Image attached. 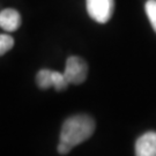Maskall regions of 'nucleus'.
Masks as SVG:
<instances>
[{
    "label": "nucleus",
    "mask_w": 156,
    "mask_h": 156,
    "mask_svg": "<svg viewBox=\"0 0 156 156\" xmlns=\"http://www.w3.org/2000/svg\"><path fill=\"white\" fill-rule=\"evenodd\" d=\"M95 120L87 115L69 117L62 124L58 145V153L66 155L74 147L88 140L95 132Z\"/></svg>",
    "instance_id": "obj_1"
},
{
    "label": "nucleus",
    "mask_w": 156,
    "mask_h": 156,
    "mask_svg": "<svg viewBox=\"0 0 156 156\" xmlns=\"http://www.w3.org/2000/svg\"><path fill=\"white\" fill-rule=\"evenodd\" d=\"M36 81L39 88L42 89H48L50 87H53L58 91L66 90L68 87V81L65 78L64 73L51 71V69H41L36 76Z\"/></svg>",
    "instance_id": "obj_4"
},
{
    "label": "nucleus",
    "mask_w": 156,
    "mask_h": 156,
    "mask_svg": "<svg viewBox=\"0 0 156 156\" xmlns=\"http://www.w3.org/2000/svg\"><path fill=\"white\" fill-rule=\"evenodd\" d=\"M135 155L156 156V132H147L136 140Z\"/></svg>",
    "instance_id": "obj_5"
},
{
    "label": "nucleus",
    "mask_w": 156,
    "mask_h": 156,
    "mask_svg": "<svg viewBox=\"0 0 156 156\" xmlns=\"http://www.w3.org/2000/svg\"><path fill=\"white\" fill-rule=\"evenodd\" d=\"M14 45V39L9 35H0V56L5 55Z\"/></svg>",
    "instance_id": "obj_8"
},
{
    "label": "nucleus",
    "mask_w": 156,
    "mask_h": 156,
    "mask_svg": "<svg viewBox=\"0 0 156 156\" xmlns=\"http://www.w3.org/2000/svg\"><path fill=\"white\" fill-rule=\"evenodd\" d=\"M64 75L69 84H81L88 75V65L80 57H69L66 62Z\"/></svg>",
    "instance_id": "obj_2"
},
{
    "label": "nucleus",
    "mask_w": 156,
    "mask_h": 156,
    "mask_svg": "<svg viewBox=\"0 0 156 156\" xmlns=\"http://www.w3.org/2000/svg\"><path fill=\"white\" fill-rule=\"evenodd\" d=\"M86 6L93 20L98 23H106L113 14L115 0H87Z\"/></svg>",
    "instance_id": "obj_3"
},
{
    "label": "nucleus",
    "mask_w": 156,
    "mask_h": 156,
    "mask_svg": "<svg viewBox=\"0 0 156 156\" xmlns=\"http://www.w3.org/2000/svg\"><path fill=\"white\" fill-rule=\"evenodd\" d=\"M21 26L20 13L15 9L7 8L0 13V27L6 31H15Z\"/></svg>",
    "instance_id": "obj_6"
},
{
    "label": "nucleus",
    "mask_w": 156,
    "mask_h": 156,
    "mask_svg": "<svg viewBox=\"0 0 156 156\" xmlns=\"http://www.w3.org/2000/svg\"><path fill=\"white\" fill-rule=\"evenodd\" d=\"M147 16L151 21V27L154 28L156 33V0H148L145 6Z\"/></svg>",
    "instance_id": "obj_7"
}]
</instances>
